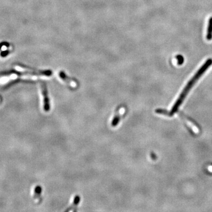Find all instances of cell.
Segmentation results:
<instances>
[{
	"label": "cell",
	"instance_id": "obj_4",
	"mask_svg": "<svg viewBox=\"0 0 212 212\" xmlns=\"http://www.w3.org/2000/svg\"><path fill=\"white\" fill-rule=\"evenodd\" d=\"M80 200H81V198L79 196H75L74 200H73V203L68 207V209H66L65 210V212H70V211L71 212H75V211L76 212L77 207L78 205Z\"/></svg>",
	"mask_w": 212,
	"mask_h": 212
},
{
	"label": "cell",
	"instance_id": "obj_3",
	"mask_svg": "<svg viewBox=\"0 0 212 212\" xmlns=\"http://www.w3.org/2000/svg\"><path fill=\"white\" fill-rule=\"evenodd\" d=\"M41 90L43 96V109L46 112L49 111L50 109V100L48 95V91L45 84L41 83Z\"/></svg>",
	"mask_w": 212,
	"mask_h": 212
},
{
	"label": "cell",
	"instance_id": "obj_1",
	"mask_svg": "<svg viewBox=\"0 0 212 212\" xmlns=\"http://www.w3.org/2000/svg\"><path fill=\"white\" fill-rule=\"evenodd\" d=\"M212 65V59H206V61L204 62L203 64L200 67V68L196 71L195 75L189 80V81L187 83L186 85L184 88L183 90L180 94L178 100L175 102V104L172 107L171 111L169 113L170 116H171L173 114H174L178 109V107L181 105L182 102L184 101L185 99L186 98L187 95L189 93L192 88L197 83V81L199 80L200 78L203 75L206 73V71L210 68V67Z\"/></svg>",
	"mask_w": 212,
	"mask_h": 212
},
{
	"label": "cell",
	"instance_id": "obj_5",
	"mask_svg": "<svg viewBox=\"0 0 212 212\" xmlns=\"http://www.w3.org/2000/svg\"><path fill=\"white\" fill-rule=\"evenodd\" d=\"M206 40L208 41L212 40V17H210L209 19L206 33Z\"/></svg>",
	"mask_w": 212,
	"mask_h": 212
},
{
	"label": "cell",
	"instance_id": "obj_8",
	"mask_svg": "<svg viewBox=\"0 0 212 212\" xmlns=\"http://www.w3.org/2000/svg\"><path fill=\"white\" fill-rule=\"evenodd\" d=\"M176 59H177L178 64V65H182L184 63L185 59L183 57V56H181V55H177L176 56Z\"/></svg>",
	"mask_w": 212,
	"mask_h": 212
},
{
	"label": "cell",
	"instance_id": "obj_7",
	"mask_svg": "<svg viewBox=\"0 0 212 212\" xmlns=\"http://www.w3.org/2000/svg\"><path fill=\"white\" fill-rule=\"evenodd\" d=\"M42 192V188L40 186H37L35 187L34 192V200L37 202H40L41 200V194Z\"/></svg>",
	"mask_w": 212,
	"mask_h": 212
},
{
	"label": "cell",
	"instance_id": "obj_2",
	"mask_svg": "<svg viewBox=\"0 0 212 212\" xmlns=\"http://www.w3.org/2000/svg\"><path fill=\"white\" fill-rule=\"evenodd\" d=\"M124 111H125L124 107L122 105H120L116 108L115 110V114H114V117L112 120L111 123V125L112 127H116L119 124L120 119H121L123 114L124 113Z\"/></svg>",
	"mask_w": 212,
	"mask_h": 212
},
{
	"label": "cell",
	"instance_id": "obj_6",
	"mask_svg": "<svg viewBox=\"0 0 212 212\" xmlns=\"http://www.w3.org/2000/svg\"><path fill=\"white\" fill-rule=\"evenodd\" d=\"M66 76L67 75H66L63 73H60V74H59V77H61V78H62L63 80V81L66 83L70 85L71 87H76L77 85L76 82L75 81H74V80H72L70 78H68Z\"/></svg>",
	"mask_w": 212,
	"mask_h": 212
}]
</instances>
